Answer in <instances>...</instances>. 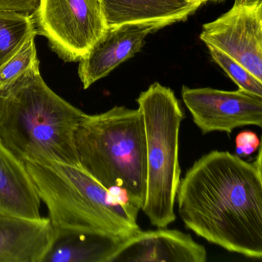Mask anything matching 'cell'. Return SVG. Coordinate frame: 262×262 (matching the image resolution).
I'll return each instance as SVG.
<instances>
[{"label": "cell", "mask_w": 262, "mask_h": 262, "mask_svg": "<svg viewBox=\"0 0 262 262\" xmlns=\"http://www.w3.org/2000/svg\"><path fill=\"white\" fill-rule=\"evenodd\" d=\"M185 227L210 243L262 257L261 149L254 162L211 151L186 171L176 194Z\"/></svg>", "instance_id": "1"}, {"label": "cell", "mask_w": 262, "mask_h": 262, "mask_svg": "<svg viewBox=\"0 0 262 262\" xmlns=\"http://www.w3.org/2000/svg\"><path fill=\"white\" fill-rule=\"evenodd\" d=\"M86 115L47 85L38 62L0 90V142L24 163L81 165L75 134Z\"/></svg>", "instance_id": "2"}, {"label": "cell", "mask_w": 262, "mask_h": 262, "mask_svg": "<svg viewBox=\"0 0 262 262\" xmlns=\"http://www.w3.org/2000/svg\"><path fill=\"white\" fill-rule=\"evenodd\" d=\"M55 230L94 231L125 240L140 231L139 211L81 165L26 162Z\"/></svg>", "instance_id": "3"}, {"label": "cell", "mask_w": 262, "mask_h": 262, "mask_svg": "<svg viewBox=\"0 0 262 262\" xmlns=\"http://www.w3.org/2000/svg\"><path fill=\"white\" fill-rule=\"evenodd\" d=\"M81 166L108 190L126 194L139 211L146 194L147 150L142 113L114 106L86 115L75 134Z\"/></svg>", "instance_id": "4"}, {"label": "cell", "mask_w": 262, "mask_h": 262, "mask_svg": "<svg viewBox=\"0 0 262 262\" xmlns=\"http://www.w3.org/2000/svg\"><path fill=\"white\" fill-rule=\"evenodd\" d=\"M136 102L146 137V194L142 210L151 225L167 228L176 219L179 131L185 113L174 92L159 82L141 93Z\"/></svg>", "instance_id": "5"}, {"label": "cell", "mask_w": 262, "mask_h": 262, "mask_svg": "<svg viewBox=\"0 0 262 262\" xmlns=\"http://www.w3.org/2000/svg\"><path fill=\"white\" fill-rule=\"evenodd\" d=\"M30 17L66 62H79L108 29L99 0H40Z\"/></svg>", "instance_id": "6"}, {"label": "cell", "mask_w": 262, "mask_h": 262, "mask_svg": "<svg viewBox=\"0 0 262 262\" xmlns=\"http://www.w3.org/2000/svg\"><path fill=\"white\" fill-rule=\"evenodd\" d=\"M200 39L229 56L262 82V0L234 4L204 24Z\"/></svg>", "instance_id": "7"}, {"label": "cell", "mask_w": 262, "mask_h": 262, "mask_svg": "<svg viewBox=\"0 0 262 262\" xmlns=\"http://www.w3.org/2000/svg\"><path fill=\"white\" fill-rule=\"evenodd\" d=\"M182 97L202 134L229 135L247 125L262 127V96L244 90L224 91L183 86Z\"/></svg>", "instance_id": "8"}, {"label": "cell", "mask_w": 262, "mask_h": 262, "mask_svg": "<svg viewBox=\"0 0 262 262\" xmlns=\"http://www.w3.org/2000/svg\"><path fill=\"white\" fill-rule=\"evenodd\" d=\"M172 24L170 21H148L107 29L79 61V76L84 89L86 90L133 57L140 51L148 35Z\"/></svg>", "instance_id": "9"}, {"label": "cell", "mask_w": 262, "mask_h": 262, "mask_svg": "<svg viewBox=\"0 0 262 262\" xmlns=\"http://www.w3.org/2000/svg\"><path fill=\"white\" fill-rule=\"evenodd\" d=\"M207 251L189 234L159 228L124 240L110 262H205Z\"/></svg>", "instance_id": "10"}, {"label": "cell", "mask_w": 262, "mask_h": 262, "mask_svg": "<svg viewBox=\"0 0 262 262\" xmlns=\"http://www.w3.org/2000/svg\"><path fill=\"white\" fill-rule=\"evenodd\" d=\"M54 234L49 217L28 219L0 211V262H42Z\"/></svg>", "instance_id": "11"}, {"label": "cell", "mask_w": 262, "mask_h": 262, "mask_svg": "<svg viewBox=\"0 0 262 262\" xmlns=\"http://www.w3.org/2000/svg\"><path fill=\"white\" fill-rule=\"evenodd\" d=\"M108 28L148 21L186 20L208 0H99Z\"/></svg>", "instance_id": "12"}, {"label": "cell", "mask_w": 262, "mask_h": 262, "mask_svg": "<svg viewBox=\"0 0 262 262\" xmlns=\"http://www.w3.org/2000/svg\"><path fill=\"white\" fill-rule=\"evenodd\" d=\"M41 199L25 163L0 142V211L39 219Z\"/></svg>", "instance_id": "13"}, {"label": "cell", "mask_w": 262, "mask_h": 262, "mask_svg": "<svg viewBox=\"0 0 262 262\" xmlns=\"http://www.w3.org/2000/svg\"><path fill=\"white\" fill-rule=\"evenodd\" d=\"M42 262H110L124 240L94 231L55 230Z\"/></svg>", "instance_id": "14"}, {"label": "cell", "mask_w": 262, "mask_h": 262, "mask_svg": "<svg viewBox=\"0 0 262 262\" xmlns=\"http://www.w3.org/2000/svg\"><path fill=\"white\" fill-rule=\"evenodd\" d=\"M34 33L30 15L0 11V67L8 62Z\"/></svg>", "instance_id": "15"}, {"label": "cell", "mask_w": 262, "mask_h": 262, "mask_svg": "<svg viewBox=\"0 0 262 262\" xmlns=\"http://www.w3.org/2000/svg\"><path fill=\"white\" fill-rule=\"evenodd\" d=\"M36 36L34 33L30 36L20 50L0 67V90L10 86L30 67L39 62L35 44Z\"/></svg>", "instance_id": "16"}, {"label": "cell", "mask_w": 262, "mask_h": 262, "mask_svg": "<svg viewBox=\"0 0 262 262\" xmlns=\"http://www.w3.org/2000/svg\"><path fill=\"white\" fill-rule=\"evenodd\" d=\"M211 59L232 79L238 89L257 96H262V82L256 79L240 63L227 56L220 50L207 46Z\"/></svg>", "instance_id": "17"}, {"label": "cell", "mask_w": 262, "mask_h": 262, "mask_svg": "<svg viewBox=\"0 0 262 262\" xmlns=\"http://www.w3.org/2000/svg\"><path fill=\"white\" fill-rule=\"evenodd\" d=\"M260 139L254 132H242L236 137V151L239 156H250L260 148Z\"/></svg>", "instance_id": "18"}, {"label": "cell", "mask_w": 262, "mask_h": 262, "mask_svg": "<svg viewBox=\"0 0 262 262\" xmlns=\"http://www.w3.org/2000/svg\"><path fill=\"white\" fill-rule=\"evenodd\" d=\"M40 0H0V11L15 12L30 15Z\"/></svg>", "instance_id": "19"}, {"label": "cell", "mask_w": 262, "mask_h": 262, "mask_svg": "<svg viewBox=\"0 0 262 262\" xmlns=\"http://www.w3.org/2000/svg\"><path fill=\"white\" fill-rule=\"evenodd\" d=\"M259 1V0H234V4H249V3H254Z\"/></svg>", "instance_id": "20"}, {"label": "cell", "mask_w": 262, "mask_h": 262, "mask_svg": "<svg viewBox=\"0 0 262 262\" xmlns=\"http://www.w3.org/2000/svg\"><path fill=\"white\" fill-rule=\"evenodd\" d=\"M209 1H214V2H221V1H223V0H209Z\"/></svg>", "instance_id": "21"}, {"label": "cell", "mask_w": 262, "mask_h": 262, "mask_svg": "<svg viewBox=\"0 0 262 262\" xmlns=\"http://www.w3.org/2000/svg\"><path fill=\"white\" fill-rule=\"evenodd\" d=\"M188 1H192V0H188ZM209 1V0H208Z\"/></svg>", "instance_id": "22"}]
</instances>
